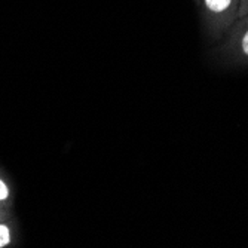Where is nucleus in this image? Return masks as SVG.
Here are the masks:
<instances>
[{"label": "nucleus", "instance_id": "nucleus-1", "mask_svg": "<svg viewBox=\"0 0 248 248\" xmlns=\"http://www.w3.org/2000/svg\"><path fill=\"white\" fill-rule=\"evenodd\" d=\"M202 19L208 34L220 39L228 33L238 18L239 0H201Z\"/></svg>", "mask_w": 248, "mask_h": 248}, {"label": "nucleus", "instance_id": "nucleus-2", "mask_svg": "<svg viewBox=\"0 0 248 248\" xmlns=\"http://www.w3.org/2000/svg\"><path fill=\"white\" fill-rule=\"evenodd\" d=\"M226 34L218 55L228 62L248 65V14L238 16Z\"/></svg>", "mask_w": 248, "mask_h": 248}, {"label": "nucleus", "instance_id": "nucleus-3", "mask_svg": "<svg viewBox=\"0 0 248 248\" xmlns=\"http://www.w3.org/2000/svg\"><path fill=\"white\" fill-rule=\"evenodd\" d=\"M12 242V231L8 223H3L0 220V248L8 247Z\"/></svg>", "mask_w": 248, "mask_h": 248}, {"label": "nucleus", "instance_id": "nucleus-4", "mask_svg": "<svg viewBox=\"0 0 248 248\" xmlns=\"http://www.w3.org/2000/svg\"><path fill=\"white\" fill-rule=\"evenodd\" d=\"M11 199V189L8 183L3 180V177H0V205L5 207Z\"/></svg>", "mask_w": 248, "mask_h": 248}, {"label": "nucleus", "instance_id": "nucleus-5", "mask_svg": "<svg viewBox=\"0 0 248 248\" xmlns=\"http://www.w3.org/2000/svg\"><path fill=\"white\" fill-rule=\"evenodd\" d=\"M248 14V0H239V9H238V16L247 15Z\"/></svg>", "mask_w": 248, "mask_h": 248}, {"label": "nucleus", "instance_id": "nucleus-6", "mask_svg": "<svg viewBox=\"0 0 248 248\" xmlns=\"http://www.w3.org/2000/svg\"><path fill=\"white\" fill-rule=\"evenodd\" d=\"M6 217V208L0 205V220H3Z\"/></svg>", "mask_w": 248, "mask_h": 248}]
</instances>
